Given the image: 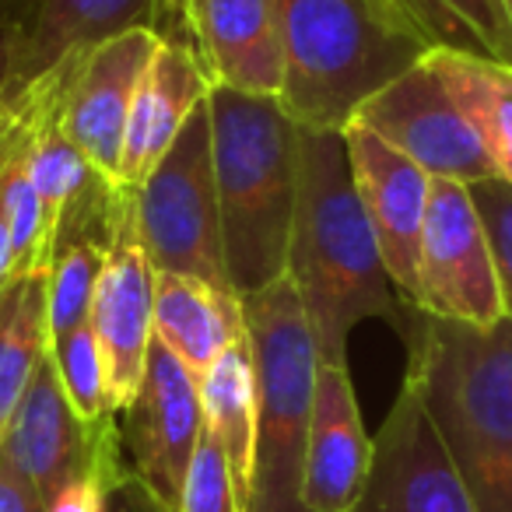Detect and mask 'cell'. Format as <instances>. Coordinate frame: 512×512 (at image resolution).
<instances>
[{
	"label": "cell",
	"instance_id": "obj_1",
	"mask_svg": "<svg viewBox=\"0 0 512 512\" xmlns=\"http://www.w3.org/2000/svg\"><path fill=\"white\" fill-rule=\"evenodd\" d=\"M285 278L299 292L320 362L348 365L351 330L362 320H383L393 330L404 323L407 299L386 274L341 130L299 127V193Z\"/></svg>",
	"mask_w": 512,
	"mask_h": 512
},
{
	"label": "cell",
	"instance_id": "obj_2",
	"mask_svg": "<svg viewBox=\"0 0 512 512\" xmlns=\"http://www.w3.org/2000/svg\"><path fill=\"white\" fill-rule=\"evenodd\" d=\"M404 383L425 404L474 512H512V320H439L404 306Z\"/></svg>",
	"mask_w": 512,
	"mask_h": 512
},
{
	"label": "cell",
	"instance_id": "obj_3",
	"mask_svg": "<svg viewBox=\"0 0 512 512\" xmlns=\"http://www.w3.org/2000/svg\"><path fill=\"white\" fill-rule=\"evenodd\" d=\"M285 39L281 106L299 127L344 130L369 95L442 50L418 0H274Z\"/></svg>",
	"mask_w": 512,
	"mask_h": 512
},
{
	"label": "cell",
	"instance_id": "obj_4",
	"mask_svg": "<svg viewBox=\"0 0 512 512\" xmlns=\"http://www.w3.org/2000/svg\"><path fill=\"white\" fill-rule=\"evenodd\" d=\"M207 113L228 285L246 299L288 274L299 123L285 113L281 99L228 88H211Z\"/></svg>",
	"mask_w": 512,
	"mask_h": 512
},
{
	"label": "cell",
	"instance_id": "obj_5",
	"mask_svg": "<svg viewBox=\"0 0 512 512\" xmlns=\"http://www.w3.org/2000/svg\"><path fill=\"white\" fill-rule=\"evenodd\" d=\"M256 369V453L246 512H309L302 498L320 351L288 278L246 295Z\"/></svg>",
	"mask_w": 512,
	"mask_h": 512
},
{
	"label": "cell",
	"instance_id": "obj_6",
	"mask_svg": "<svg viewBox=\"0 0 512 512\" xmlns=\"http://www.w3.org/2000/svg\"><path fill=\"white\" fill-rule=\"evenodd\" d=\"M137 232L158 274H186L207 285L232 288L214 190L207 102L137 186Z\"/></svg>",
	"mask_w": 512,
	"mask_h": 512
},
{
	"label": "cell",
	"instance_id": "obj_7",
	"mask_svg": "<svg viewBox=\"0 0 512 512\" xmlns=\"http://www.w3.org/2000/svg\"><path fill=\"white\" fill-rule=\"evenodd\" d=\"M155 281L148 253L137 232V190L116 183L113 239L92 302V330L106 365L109 407L120 418L134 404L155 341Z\"/></svg>",
	"mask_w": 512,
	"mask_h": 512
},
{
	"label": "cell",
	"instance_id": "obj_8",
	"mask_svg": "<svg viewBox=\"0 0 512 512\" xmlns=\"http://www.w3.org/2000/svg\"><path fill=\"white\" fill-rule=\"evenodd\" d=\"M0 456L39 491L43 505H50L78 477L127 467L116 418L99 421V425L81 421L60 386L57 365L50 355L36 369L15 418H11Z\"/></svg>",
	"mask_w": 512,
	"mask_h": 512
},
{
	"label": "cell",
	"instance_id": "obj_9",
	"mask_svg": "<svg viewBox=\"0 0 512 512\" xmlns=\"http://www.w3.org/2000/svg\"><path fill=\"white\" fill-rule=\"evenodd\" d=\"M348 123H358L383 137L390 148L411 158L432 179L474 186L495 176L491 158L484 155L481 141L474 137L470 123L463 120L453 95L446 92L428 60L407 67L400 78L369 95Z\"/></svg>",
	"mask_w": 512,
	"mask_h": 512
},
{
	"label": "cell",
	"instance_id": "obj_10",
	"mask_svg": "<svg viewBox=\"0 0 512 512\" xmlns=\"http://www.w3.org/2000/svg\"><path fill=\"white\" fill-rule=\"evenodd\" d=\"M414 306L439 320L495 327L502 316L495 267L470 190L453 179H432L418 249Z\"/></svg>",
	"mask_w": 512,
	"mask_h": 512
},
{
	"label": "cell",
	"instance_id": "obj_11",
	"mask_svg": "<svg viewBox=\"0 0 512 512\" xmlns=\"http://www.w3.org/2000/svg\"><path fill=\"white\" fill-rule=\"evenodd\" d=\"M120 418L123 456H127L130 474L165 509L176 512L186 470L204 435V404H200V379L158 337L148 348L141 390Z\"/></svg>",
	"mask_w": 512,
	"mask_h": 512
},
{
	"label": "cell",
	"instance_id": "obj_12",
	"mask_svg": "<svg viewBox=\"0 0 512 512\" xmlns=\"http://www.w3.org/2000/svg\"><path fill=\"white\" fill-rule=\"evenodd\" d=\"M351 512H474L425 404L407 383L372 439L369 477Z\"/></svg>",
	"mask_w": 512,
	"mask_h": 512
},
{
	"label": "cell",
	"instance_id": "obj_13",
	"mask_svg": "<svg viewBox=\"0 0 512 512\" xmlns=\"http://www.w3.org/2000/svg\"><path fill=\"white\" fill-rule=\"evenodd\" d=\"M179 39L211 88L281 99L285 39L274 0H179Z\"/></svg>",
	"mask_w": 512,
	"mask_h": 512
},
{
	"label": "cell",
	"instance_id": "obj_14",
	"mask_svg": "<svg viewBox=\"0 0 512 512\" xmlns=\"http://www.w3.org/2000/svg\"><path fill=\"white\" fill-rule=\"evenodd\" d=\"M341 134L348 141L358 197H362L369 225L376 232L386 274L400 299L414 302L418 299V249L432 176L358 123H348Z\"/></svg>",
	"mask_w": 512,
	"mask_h": 512
},
{
	"label": "cell",
	"instance_id": "obj_15",
	"mask_svg": "<svg viewBox=\"0 0 512 512\" xmlns=\"http://www.w3.org/2000/svg\"><path fill=\"white\" fill-rule=\"evenodd\" d=\"M158 43L162 36L141 29L85 53L71 95L64 102V113H60L67 141L113 183L120 172L137 85L155 57Z\"/></svg>",
	"mask_w": 512,
	"mask_h": 512
},
{
	"label": "cell",
	"instance_id": "obj_16",
	"mask_svg": "<svg viewBox=\"0 0 512 512\" xmlns=\"http://www.w3.org/2000/svg\"><path fill=\"white\" fill-rule=\"evenodd\" d=\"M141 29L162 39L179 36V0H36L8 85L36 81L67 57Z\"/></svg>",
	"mask_w": 512,
	"mask_h": 512
},
{
	"label": "cell",
	"instance_id": "obj_17",
	"mask_svg": "<svg viewBox=\"0 0 512 512\" xmlns=\"http://www.w3.org/2000/svg\"><path fill=\"white\" fill-rule=\"evenodd\" d=\"M372 439L362 425L348 365L320 362L309 418L302 498L309 512H351L365 488Z\"/></svg>",
	"mask_w": 512,
	"mask_h": 512
},
{
	"label": "cell",
	"instance_id": "obj_18",
	"mask_svg": "<svg viewBox=\"0 0 512 512\" xmlns=\"http://www.w3.org/2000/svg\"><path fill=\"white\" fill-rule=\"evenodd\" d=\"M207 95H211V81L190 46L179 36L162 39L137 85L116 183L137 190L144 176L162 162L165 151L176 144L190 116L207 102Z\"/></svg>",
	"mask_w": 512,
	"mask_h": 512
},
{
	"label": "cell",
	"instance_id": "obj_19",
	"mask_svg": "<svg viewBox=\"0 0 512 512\" xmlns=\"http://www.w3.org/2000/svg\"><path fill=\"white\" fill-rule=\"evenodd\" d=\"M155 337L200 379L228 344L246 337V309L232 288L186 274H158Z\"/></svg>",
	"mask_w": 512,
	"mask_h": 512
},
{
	"label": "cell",
	"instance_id": "obj_20",
	"mask_svg": "<svg viewBox=\"0 0 512 512\" xmlns=\"http://www.w3.org/2000/svg\"><path fill=\"white\" fill-rule=\"evenodd\" d=\"M200 404H204V428L218 442L228 474H232L235 495L246 512L256 453V369L249 334L228 344L214 358L211 369L200 376Z\"/></svg>",
	"mask_w": 512,
	"mask_h": 512
},
{
	"label": "cell",
	"instance_id": "obj_21",
	"mask_svg": "<svg viewBox=\"0 0 512 512\" xmlns=\"http://www.w3.org/2000/svg\"><path fill=\"white\" fill-rule=\"evenodd\" d=\"M425 60L481 141L495 176L512 183V67L463 50H432Z\"/></svg>",
	"mask_w": 512,
	"mask_h": 512
},
{
	"label": "cell",
	"instance_id": "obj_22",
	"mask_svg": "<svg viewBox=\"0 0 512 512\" xmlns=\"http://www.w3.org/2000/svg\"><path fill=\"white\" fill-rule=\"evenodd\" d=\"M46 355H50L46 271H32L0 288V446Z\"/></svg>",
	"mask_w": 512,
	"mask_h": 512
},
{
	"label": "cell",
	"instance_id": "obj_23",
	"mask_svg": "<svg viewBox=\"0 0 512 512\" xmlns=\"http://www.w3.org/2000/svg\"><path fill=\"white\" fill-rule=\"evenodd\" d=\"M60 113H64V109H60ZM60 113L50 116V120L39 127V134L32 137V144H29V155H25L32 186H36V193H39V204H43L46 225H50L53 239H57V225H60L64 207L71 204L81 190H88V186L102 179V172L67 141L64 127H60Z\"/></svg>",
	"mask_w": 512,
	"mask_h": 512
},
{
	"label": "cell",
	"instance_id": "obj_24",
	"mask_svg": "<svg viewBox=\"0 0 512 512\" xmlns=\"http://www.w3.org/2000/svg\"><path fill=\"white\" fill-rule=\"evenodd\" d=\"M442 50H463L512 67V22L502 0H418Z\"/></svg>",
	"mask_w": 512,
	"mask_h": 512
},
{
	"label": "cell",
	"instance_id": "obj_25",
	"mask_svg": "<svg viewBox=\"0 0 512 512\" xmlns=\"http://www.w3.org/2000/svg\"><path fill=\"white\" fill-rule=\"evenodd\" d=\"M50 358L57 365L60 386H64L67 400L78 411L81 421L99 425V421L116 418L109 407V386H106V365H102V351L95 341L92 323L71 330L67 337L50 341Z\"/></svg>",
	"mask_w": 512,
	"mask_h": 512
},
{
	"label": "cell",
	"instance_id": "obj_26",
	"mask_svg": "<svg viewBox=\"0 0 512 512\" xmlns=\"http://www.w3.org/2000/svg\"><path fill=\"white\" fill-rule=\"evenodd\" d=\"M467 190L477 207V218L484 225V235H488L491 267H495L498 299H502V316L512 320V183L491 176L467 186Z\"/></svg>",
	"mask_w": 512,
	"mask_h": 512
},
{
	"label": "cell",
	"instance_id": "obj_27",
	"mask_svg": "<svg viewBox=\"0 0 512 512\" xmlns=\"http://www.w3.org/2000/svg\"><path fill=\"white\" fill-rule=\"evenodd\" d=\"M176 512H242L232 474H228V463L207 428L197 442L190 470H186V484Z\"/></svg>",
	"mask_w": 512,
	"mask_h": 512
},
{
	"label": "cell",
	"instance_id": "obj_28",
	"mask_svg": "<svg viewBox=\"0 0 512 512\" xmlns=\"http://www.w3.org/2000/svg\"><path fill=\"white\" fill-rule=\"evenodd\" d=\"M127 467H116V470H95V474L78 477L74 484H67L50 505L46 512H106V498L109 488L120 481V474Z\"/></svg>",
	"mask_w": 512,
	"mask_h": 512
},
{
	"label": "cell",
	"instance_id": "obj_29",
	"mask_svg": "<svg viewBox=\"0 0 512 512\" xmlns=\"http://www.w3.org/2000/svg\"><path fill=\"white\" fill-rule=\"evenodd\" d=\"M0 512H46L39 491L0 456Z\"/></svg>",
	"mask_w": 512,
	"mask_h": 512
},
{
	"label": "cell",
	"instance_id": "obj_30",
	"mask_svg": "<svg viewBox=\"0 0 512 512\" xmlns=\"http://www.w3.org/2000/svg\"><path fill=\"white\" fill-rule=\"evenodd\" d=\"M106 512H169L134 474L130 467L120 474V481L109 488V498H106Z\"/></svg>",
	"mask_w": 512,
	"mask_h": 512
},
{
	"label": "cell",
	"instance_id": "obj_31",
	"mask_svg": "<svg viewBox=\"0 0 512 512\" xmlns=\"http://www.w3.org/2000/svg\"><path fill=\"white\" fill-rule=\"evenodd\" d=\"M22 39H25V22H18L11 15H0V95H4L11 71H15V60L22 53Z\"/></svg>",
	"mask_w": 512,
	"mask_h": 512
},
{
	"label": "cell",
	"instance_id": "obj_32",
	"mask_svg": "<svg viewBox=\"0 0 512 512\" xmlns=\"http://www.w3.org/2000/svg\"><path fill=\"white\" fill-rule=\"evenodd\" d=\"M4 179V176H0ZM18 278L15 264V239H11V218H8V200H4V186H0V288L11 285Z\"/></svg>",
	"mask_w": 512,
	"mask_h": 512
},
{
	"label": "cell",
	"instance_id": "obj_33",
	"mask_svg": "<svg viewBox=\"0 0 512 512\" xmlns=\"http://www.w3.org/2000/svg\"><path fill=\"white\" fill-rule=\"evenodd\" d=\"M505 4V15H509V22H512V0H502Z\"/></svg>",
	"mask_w": 512,
	"mask_h": 512
}]
</instances>
